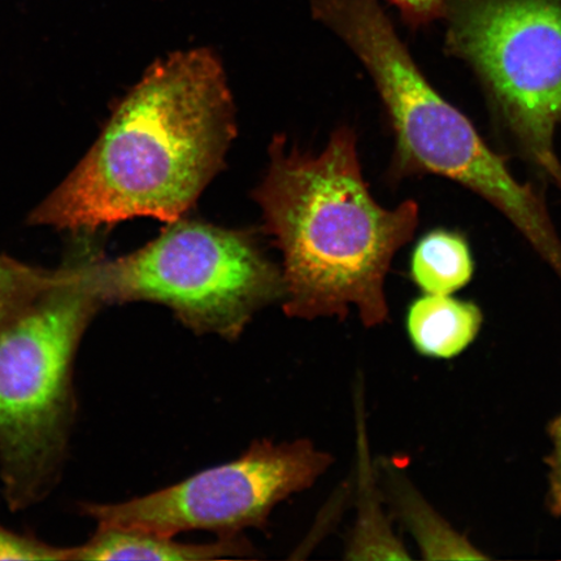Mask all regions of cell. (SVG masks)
<instances>
[{"mask_svg":"<svg viewBox=\"0 0 561 561\" xmlns=\"http://www.w3.org/2000/svg\"><path fill=\"white\" fill-rule=\"evenodd\" d=\"M237 137L226 69L208 47L146 70L75 171L33 210V226L87 230L182 219L224 167Z\"/></svg>","mask_w":561,"mask_h":561,"instance_id":"cell-1","label":"cell"},{"mask_svg":"<svg viewBox=\"0 0 561 561\" xmlns=\"http://www.w3.org/2000/svg\"><path fill=\"white\" fill-rule=\"evenodd\" d=\"M356 135L336 129L319 156L270 145L268 170L252 198L264 231L283 254L284 311L290 319L345 320L355 306L364 325L388 320L385 278L392 257L419 224L407 201L383 208L363 179Z\"/></svg>","mask_w":561,"mask_h":561,"instance_id":"cell-2","label":"cell"},{"mask_svg":"<svg viewBox=\"0 0 561 561\" xmlns=\"http://www.w3.org/2000/svg\"><path fill=\"white\" fill-rule=\"evenodd\" d=\"M402 13L404 23L417 27L447 15L453 0H389Z\"/></svg>","mask_w":561,"mask_h":561,"instance_id":"cell-15","label":"cell"},{"mask_svg":"<svg viewBox=\"0 0 561 561\" xmlns=\"http://www.w3.org/2000/svg\"><path fill=\"white\" fill-rule=\"evenodd\" d=\"M447 45L480 75L530 157L561 188V0H454Z\"/></svg>","mask_w":561,"mask_h":561,"instance_id":"cell-6","label":"cell"},{"mask_svg":"<svg viewBox=\"0 0 561 561\" xmlns=\"http://www.w3.org/2000/svg\"><path fill=\"white\" fill-rule=\"evenodd\" d=\"M366 431L359 433V515L351 535L346 559H411L405 547L392 533L378 501L374 468L370 467Z\"/></svg>","mask_w":561,"mask_h":561,"instance_id":"cell-12","label":"cell"},{"mask_svg":"<svg viewBox=\"0 0 561 561\" xmlns=\"http://www.w3.org/2000/svg\"><path fill=\"white\" fill-rule=\"evenodd\" d=\"M332 462V455L308 439H262L240 458L175 485L121 503H80L79 510L96 525L161 537L193 530L238 536L248 528H265L280 502L310 489Z\"/></svg>","mask_w":561,"mask_h":561,"instance_id":"cell-7","label":"cell"},{"mask_svg":"<svg viewBox=\"0 0 561 561\" xmlns=\"http://www.w3.org/2000/svg\"><path fill=\"white\" fill-rule=\"evenodd\" d=\"M471 250L465 238L453 231L436 230L421 238L411 259V276L421 290L453 296L472 279Z\"/></svg>","mask_w":561,"mask_h":561,"instance_id":"cell-10","label":"cell"},{"mask_svg":"<svg viewBox=\"0 0 561 561\" xmlns=\"http://www.w3.org/2000/svg\"><path fill=\"white\" fill-rule=\"evenodd\" d=\"M482 321V312L472 301L424 294L407 313V331L419 354L453 359L472 345Z\"/></svg>","mask_w":561,"mask_h":561,"instance_id":"cell-9","label":"cell"},{"mask_svg":"<svg viewBox=\"0 0 561 561\" xmlns=\"http://www.w3.org/2000/svg\"><path fill=\"white\" fill-rule=\"evenodd\" d=\"M388 479L391 502L425 559L486 558L454 531L396 471H390Z\"/></svg>","mask_w":561,"mask_h":561,"instance_id":"cell-11","label":"cell"},{"mask_svg":"<svg viewBox=\"0 0 561 561\" xmlns=\"http://www.w3.org/2000/svg\"><path fill=\"white\" fill-rule=\"evenodd\" d=\"M257 550L241 535L220 537L219 541L186 545L152 533L98 525L88 542L73 547V560H152L192 561L248 559Z\"/></svg>","mask_w":561,"mask_h":561,"instance_id":"cell-8","label":"cell"},{"mask_svg":"<svg viewBox=\"0 0 561 561\" xmlns=\"http://www.w3.org/2000/svg\"><path fill=\"white\" fill-rule=\"evenodd\" d=\"M93 250L56 270L54 283L0 328V483L7 506L25 511L50 495L76 417L75 360L105 306Z\"/></svg>","mask_w":561,"mask_h":561,"instance_id":"cell-4","label":"cell"},{"mask_svg":"<svg viewBox=\"0 0 561 561\" xmlns=\"http://www.w3.org/2000/svg\"><path fill=\"white\" fill-rule=\"evenodd\" d=\"M56 272L0 254V328L46 290L54 283Z\"/></svg>","mask_w":561,"mask_h":561,"instance_id":"cell-13","label":"cell"},{"mask_svg":"<svg viewBox=\"0 0 561 561\" xmlns=\"http://www.w3.org/2000/svg\"><path fill=\"white\" fill-rule=\"evenodd\" d=\"M0 560H73V547H59L0 524Z\"/></svg>","mask_w":561,"mask_h":561,"instance_id":"cell-14","label":"cell"},{"mask_svg":"<svg viewBox=\"0 0 561 561\" xmlns=\"http://www.w3.org/2000/svg\"><path fill=\"white\" fill-rule=\"evenodd\" d=\"M552 451L549 465V503L553 515L561 517V413L550 426Z\"/></svg>","mask_w":561,"mask_h":561,"instance_id":"cell-16","label":"cell"},{"mask_svg":"<svg viewBox=\"0 0 561 561\" xmlns=\"http://www.w3.org/2000/svg\"><path fill=\"white\" fill-rule=\"evenodd\" d=\"M167 226L129 255L96 259L93 280L105 306H165L196 335L234 342L259 311L284 300L283 270L265 254L254 230L185 217Z\"/></svg>","mask_w":561,"mask_h":561,"instance_id":"cell-5","label":"cell"},{"mask_svg":"<svg viewBox=\"0 0 561 561\" xmlns=\"http://www.w3.org/2000/svg\"><path fill=\"white\" fill-rule=\"evenodd\" d=\"M316 21L367 68L397 138L398 175L432 173L479 194L514 224L561 278V241L541 196L511 173L468 118L434 89L377 0H311Z\"/></svg>","mask_w":561,"mask_h":561,"instance_id":"cell-3","label":"cell"}]
</instances>
